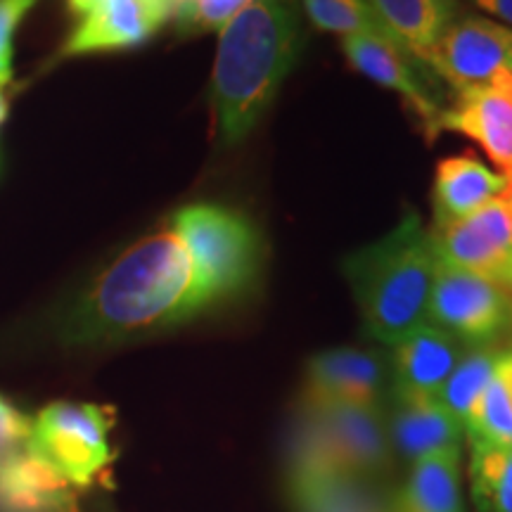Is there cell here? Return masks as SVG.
Segmentation results:
<instances>
[{
  "label": "cell",
  "mask_w": 512,
  "mask_h": 512,
  "mask_svg": "<svg viewBox=\"0 0 512 512\" xmlns=\"http://www.w3.org/2000/svg\"><path fill=\"white\" fill-rule=\"evenodd\" d=\"M159 3H164L166 8H171V17H174V12H176L178 3H181V0H159Z\"/></svg>",
  "instance_id": "cell-30"
},
{
  "label": "cell",
  "mask_w": 512,
  "mask_h": 512,
  "mask_svg": "<svg viewBox=\"0 0 512 512\" xmlns=\"http://www.w3.org/2000/svg\"><path fill=\"white\" fill-rule=\"evenodd\" d=\"M302 8L313 27L320 31L342 36L373 34L392 38L368 0H302Z\"/></svg>",
  "instance_id": "cell-24"
},
{
  "label": "cell",
  "mask_w": 512,
  "mask_h": 512,
  "mask_svg": "<svg viewBox=\"0 0 512 512\" xmlns=\"http://www.w3.org/2000/svg\"><path fill=\"white\" fill-rule=\"evenodd\" d=\"M304 50L297 0H247L219 31L211 105L226 147L254 131Z\"/></svg>",
  "instance_id": "cell-2"
},
{
  "label": "cell",
  "mask_w": 512,
  "mask_h": 512,
  "mask_svg": "<svg viewBox=\"0 0 512 512\" xmlns=\"http://www.w3.org/2000/svg\"><path fill=\"white\" fill-rule=\"evenodd\" d=\"M46 460L31 456L24 444L0 470V510L5 512H79L74 494Z\"/></svg>",
  "instance_id": "cell-17"
},
{
  "label": "cell",
  "mask_w": 512,
  "mask_h": 512,
  "mask_svg": "<svg viewBox=\"0 0 512 512\" xmlns=\"http://www.w3.org/2000/svg\"><path fill=\"white\" fill-rule=\"evenodd\" d=\"M384 29L415 62L430 64L439 38L456 19V0H368Z\"/></svg>",
  "instance_id": "cell-18"
},
{
  "label": "cell",
  "mask_w": 512,
  "mask_h": 512,
  "mask_svg": "<svg viewBox=\"0 0 512 512\" xmlns=\"http://www.w3.org/2000/svg\"><path fill=\"white\" fill-rule=\"evenodd\" d=\"M69 3V10L76 12V15H86V12H91L95 5L100 3V0H67Z\"/></svg>",
  "instance_id": "cell-27"
},
{
  "label": "cell",
  "mask_w": 512,
  "mask_h": 512,
  "mask_svg": "<svg viewBox=\"0 0 512 512\" xmlns=\"http://www.w3.org/2000/svg\"><path fill=\"white\" fill-rule=\"evenodd\" d=\"M437 271L430 230L415 211H406L392 233L349 254L344 275L368 335L396 347L425 325Z\"/></svg>",
  "instance_id": "cell-3"
},
{
  "label": "cell",
  "mask_w": 512,
  "mask_h": 512,
  "mask_svg": "<svg viewBox=\"0 0 512 512\" xmlns=\"http://www.w3.org/2000/svg\"><path fill=\"white\" fill-rule=\"evenodd\" d=\"M294 512H396L370 479L349 475H287Z\"/></svg>",
  "instance_id": "cell-19"
},
{
  "label": "cell",
  "mask_w": 512,
  "mask_h": 512,
  "mask_svg": "<svg viewBox=\"0 0 512 512\" xmlns=\"http://www.w3.org/2000/svg\"><path fill=\"white\" fill-rule=\"evenodd\" d=\"M5 114H8V102H5V98H3V93H0V124H3Z\"/></svg>",
  "instance_id": "cell-29"
},
{
  "label": "cell",
  "mask_w": 512,
  "mask_h": 512,
  "mask_svg": "<svg viewBox=\"0 0 512 512\" xmlns=\"http://www.w3.org/2000/svg\"><path fill=\"white\" fill-rule=\"evenodd\" d=\"M427 67L456 93L512 79V29L491 17L458 15Z\"/></svg>",
  "instance_id": "cell-9"
},
{
  "label": "cell",
  "mask_w": 512,
  "mask_h": 512,
  "mask_svg": "<svg viewBox=\"0 0 512 512\" xmlns=\"http://www.w3.org/2000/svg\"><path fill=\"white\" fill-rule=\"evenodd\" d=\"M36 0H0V88L12 79V48L15 31Z\"/></svg>",
  "instance_id": "cell-25"
},
{
  "label": "cell",
  "mask_w": 512,
  "mask_h": 512,
  "mask_svg": "<svg viewBox=\"0 0 512 512\" xmlns=\"http://www.w3.org/2000/svg\"><path fill=\"white\" fill-rule=\"evenodd\" d=\"M470 486L479 512H512V444L470 441Z\"/></svg>",
  "instance_id": "cell-21"
},
{
  "label": "cell",
  "mask_w": 512,
  "mask_h": 512,
  "mask_svg": "<svg viewBox=\"0 0 512 512\" xmlns=\"http://www.w3.org/2000/svg\"><path fill=\"white\" fill-rule=\"evenodd\" d=\"M114 411L98 403L55 401L31 420L27 451L72 486H91L114 460Z\"/></svg>",
  "instance_id": "cell-6"
},
{
  "label": "cell",
  "mask_w": 512,
  "mask_h": 512,
  "mask_svg": "<svg viewBox=\"0 0 512 512\" xmlns=\"http://www.w3.org/2000/svg\"><path fill=\"white\" fill-rule=\"evenodd\" d=\"M470 441L512 444V344L498 358L496 373L465 425Z\"/></svg>",
  "instance_id": "cell-22"
},
{
  "label": "cell",
  "mask_w": 512,
  "mask_h": 512,
  "mask_svg": "<svg viewBox=\"0 0 512 512\" xmlns=\"http://www.w3.org/2000/svg\"><path fill=\"white\" fill-rule=\"evenodd\" d=\"M463 432V422L448 411L439 396L422 399V396L394 394L387 434L389 444L403 460L418 463L434 453L460 448Z\"/></svg>",
  "instance_id": "cell-15"
},
{
  "label": "cell",
  "mask_w": 512,
  "mask_h": 512,
  "mask_svg": "<svg viewBox=\"0 0 512 512\" xmlns=\"http://www.w3.org/2000/svg\"><path fill=\"white\" fill-rule=\"evenodd\" d=\"M479 10L512 29V0H472Z\"/></svg>",
  "instance_id": "cell-26"
},
{
  "label": "cell",
  "mask_w": 512,
  "mask_h": 512,
  "mask_svg": "<svg viewBox=\"0 0 512 512\" xmlns=\"http://www.w3.org/2000/svg\"><path fill=\"white\" fill-rule=\"evenodd\" d=\"M169 228L181 238L209 306L240 297L261 273L264 240L252 221L221 204H188Z\"/></svg>",
  "instance_id": "cell-5"
},
{
  "label": "cell",
  "mask_w": 512,
  "mask_h": 512,
  "mask_svg": "<svg viewBox=\"0 0 512 512\" xmlns=\"http://www.w3.org/2000/svg\"><path fill=\"white\" fill-rule=\"evenodd\" d=\"M387 373V361L377 351L354 347L320 351L306 366L302 401L380 406Z\"/></svg>",
  "instance_id": "cell-12"
},
{
  "label": "cell",
  "mask_w": 512,
  "mask_h": 512,
  "mask_svg": "<svg viewBox=\"0 0 512 512\" xmlns=\"http://www.w3.org/2000/svg\"><path fill=\"white\" fill-rule=\"evenodd\" d=\"M505 347H472L465 351L460 363L453 370L448 382L441 389L439 401L463 422V427L470 422L475 413L479 399H482L491 377L496 373L498 358Z\"/></svg>",
  "instance_id": "cell-23"
},
{
  "label": "cell",
  "mask_w": 512,
  "mask_h": 512,
  "mask_svg": "<svg viewBox=\"0 0 512 512\" xmlns=\"http://www.w3.org/2000/svg\"><path fill=\"white\" fill-rule=\"evenodd\" d=\"M467 347L437 325L425 323L394 347V394L434 399L441 394Z\"/></svg>",
  "instance_id": "cell-14"
},
{
  "label": "cell",
  "mask_w": 512,
  "mask_h": 512,
  "mask_svg": "<svg viewBox=\"0 0 512 512\" xmlns=\"http://www.w3.org/2000/svg\"><path fill=\"white\" fill-rule=\"evenodd\" d=\"M427 323L472 347H510L512 294L479 275L439 266Z\"/></svg>",
  "instance_id": "cell-7"
},
{
  "label": "cell",
  "mask_w": 512,
  "mask_h": 512,
  "mask_svg": "<svg viewBox=\"0 0 512 512\" xmlns=\"http://www.w3.org/2000/svg\"><path fill=\"white\" fill-rule=\"evenodd\" d=\"M171 17V8L159 0H100L81 17L62 55L79 57L143 46Z\"/></svg>",
  "instance_id": "cell-11"
},
{
  "label": "cell",
  "mask_w": 512,
  "mask_h": 512,
  "mask_svg": "<svg viewBox=\"0 0 512 512\" xmlns=\"http://www.w3.org/2000/svg\"><path fill=\"white\" fill-rule=\"evenodd\" d=\"M342 53L347 55L351 67L370 81L380 83L389 91L399 93L408 107L418 114L427 138H437V121L441 107L432 100L427 88L422 86L413 69V57L406 50L396 46L392 38L373 36V34H354L342 36Z\"/></svg>",
  "instance_id": "cell-13"
},
{
  "label": "cell",
  "mask_w": 512,
  "mask_h": 512,
  "mask_svg": "<svg viewBox=\"0 0 512 512\" xmlns=\"http://www.w3.org/2000/svg\"><path fill=\"white\" fill-rule=\"evenodd\" d=\"M460 133L484 150L501 174H512V79L460 91L453 107L441 110L437 136Z\"/></svg>",
  "instance_id": "cell-10"
},
{
  "label": "cell",
  "mask_w": 512,
  "mask_h": 512,
  "mask_svg": "<svg viewBox=\"0 0 512 512\" xmlns=\"http://www.w3.org/2000/svg\"><path fill=\"white\" fill-rule=\"evenodd\" d=\"M430 238L439 266L479 275L512 294V216L501 197L463 219L434 223Z\"/></svg>",
  "instance_id": "cell-8"
},
{
  "label": "cell",
  "mask_w": 512,
  "mask_h": 512,
  "mask_svg": "<svg viewBox=\"0 0 512 512\" xmlns=\"http://www.w3.org/2000/svg\"><path fill=\"white\" fill-rule=\"evenodd\" d=\"M508 176L494 171L475 155L441 159L434 171V223L463 219L503 195Z\"/></svg>",
  "instance_id": "cell-16"
},
{
  "label": "cell",
  "mask_w": 512,
  "mask_h": 512,
  "mask_svg": "<svg viewBox=\"0 0 512 512\" xmlns=\"http://www.w3.org/2000/svg\"><path fill=\"white\" fill-rule=\"evenodd\" d=\"M396 512H463L460 496V448L441 451L413 463L411 475L394 496Z\"/></svg>",
  "instance_id": "cell-20"
},
{
  "label": "cell",
  "mask_w": 512,
  "mask_h": 512,
  "mask_svg": "<svg viewBox=\"0 0 512 512\" xmlns=\"http://www.w3.org/2000/svg\"><path fill=\"white\" fill-rule=\"evenodd\" d=\"M501 200L505 202V207H508V211H510V216H512V174L508 176V185H505V190H503Z\"/></svg>",
  "instance_id": "cell-28"
},
{
  "label": "cell",
  "mask_w": 512,
  "mask_h": 512,
  "mask_svg": "<svg viewBox=\"0 0 512 512\" xmlns=\"http://www.w3.org/2000/svg\"><path fill=\"white\" fill-rule=\"evenodd\" d=\"M389 467L392 444L380 406L302 401L287 475H349L375 482Z\"/></svg>",
  "instance_id": "cell-4"
},
{
  "label": "cell",
  "mask_w": 512,
  "mask_h": 512,
  "mask_svg": "<svg viewBox=\"0 0 512 512\" xmlns=\"http://www.w3.org/2000/svg\"><path fill=\"white\" fill-rule=\"evenodd\" d=\"M188 249L169 226L138 240L98 275L67 320L76 344L124 342L207 311Z\"/></svg>",
  "instance_id": "cell-1"
}]
</instances>
